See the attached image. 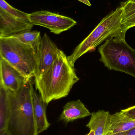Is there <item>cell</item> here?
<instances>
[{
    "label": "cell",
    "instance_id": "1",
    "mask_svg": "<svg viewBox=\"0 0 135 135\" xmlns=\"http://www.w3.org/2000/svg\"><path fill=\"white\" fill-rule=\"evenodd\" d=\"M79 80L74 67L64 52L60 50L51 66L40 78L35 79V81L36 89L48 105L52 101L67 96Z\"/></svg>",
    "mask_w": 135,
    "mask_h": 135
},
{
    "label": "cell",
    "instance_id": "2",
    "mask_svg": "<svg viewBox=\"0 0 135 135\" xmlns=\"http://www.w3.org/2000/svg\"><path fill=\"white\" fill-rule=\"evenodd\" d=\"M29 79L16 93L9 91L10 112L6 135H38Z\"/></svg>",
    "mask_w": 135,
    "mask_h": 135
},
{
    "label": "cell",
    "instance_id": "3",
    "mask_svg": "<svg viewBox=\"0 0 135 135\" xmlns=\"http://www.w3.org/2000/svg\"><path fill=\"white\" fill-rule=\"evenodd\" d=\"M125 35L110 37L100 46V61L109 70L124 72L135 78V50L127 43Z\"/></svg>",
    "mask_w": 135,
    "mask_h": 135
},
{
    "label": "cell",
    "instance_id": "4",
    "mask_svg": "<svg viewBox=\"0 0 135 135\" xmlns=\"http://www.w3.org/2000/svg\"><path fill=\"white\" fill-rule=\"evenodd\" d=\"M122 9L120 6L109 13L98 24L89 35L67 57L68 61L74 67L76 61L86 53L94 50L97 46L111 37L122 34Z\"/></svg>",
    "mask_w": 135,
    "mask_h": 135
},
{
    "label": "cell",
    "instance_id": "5",
    "mask_svg": "<svg viewBox=\"0 0 135 135\" xmlns=\"http://www.w3.org/2000/svg\"><path fill=\"white\" fill-rule=\"evenodd\" d=\"M0 58L6 60L27 79L35 77L38 61L36 51L16 38H0Z\"/></svg>",
    "mask_w": 135,
    "mask_h": 135
},
{
    "label": "cell",
    "instance_id": "6",
    "mask_svg": "<svg viewBox=\"0 0 135 135\" xmlns=\"http://www.w3.org/2000/svg\"><path fill=\"white\" fill-rule=\"evenodd\" d=\"M29 17L33 25L44 27L56 35L67 31L77 24V21L72 18L46 10L29 13Z\"/></svg>",
    "mask_w": 135,
    "mask_h": 135
},
{
    "label": "cell",
    "instance_id": "7",
    "mask_svg": "<svg viewBox=\"0 0 135 135\" xmlns=\"http://www.w3.org/2000/svg\"><path fill=\"white\" fill-rule=\"evenodd\" d=\"M33 26L30 21L13 16L0 8V38L13 37L29 31Z\"/></svg>",
    "mask_w": 135,
    "mask_h": 135
},
{
    "label": "cell",
    "instance_id": "8",
    "mask_svg": "<svg viewBox=\"0 0 135 135\" xmlns=\"http://www.w3.org/2000/svg\"><path fill=\"white\" fill-rule=\"evenodd\" d=\"M59 50L48 35L44 33L37 52V72L35 79L39 78L47 71L57 58Z\"/></svg>",
    "mask_w": 135,
    "mask_h": 135
},
{
    "label": "cell",
    "instance_id": "9",
    "mask_svg": "<svg viewBox=\"0 0 135 135\" xmlns=\"http://www.w3.org/2000/svg\"><path fill=\"white\" fill-rule=\"evenodd\" d=\"M0 85L12 93L18 92L29 80L2 58H0Z\"/></svg>",
    "mask_w": 135,
    "mask_h": 135
},
{
    "label": "cell",
    "instance_id": "10",
    "mask_svg": "<svg viewBox=\"0 0 135 135\" xmlns=\"http://www.w3.org/2000/svg\"><path fill=\"white\" fill-rule=\"evenodd\" d=\"M92 114L80 100L72 101L64 105L59 120L67 124L78 119L91 116Z\"/></svg>",
    "mask_w": 135,
    "mask_h": 135
},
{
    "label": "cell",
    "instance_id": "11",
    "mask_svg": "<svg viewBox=\"0 0 135 135\" xmlns=\"http://www.w3.org/2000/svg\"><path fill=\"white\" fill-rule=\"evenodd\" d=\"M32 94L34 114L38 133L39 134L47 130L50 125L46 115V108L47 105L43 101L40 95L38 94L34 87L32 89Z\"/></svg>",
    "mask_w": 135,
    "mask_h": 135
},
{
    "label": "cell",
    "instance_id": "12",
    "mask_svg": "<svg viewBox=\"0 0 135 135\" xmlns=\"http://www.w3.org/2000/svg\"><path fill=\"white\" fill-rule=\"evenodd\" d=\"M135 127V119L124 114L122 111L111 115L107 133L127 132Z\"/></svg>",
    "mask_w": 135,
    "mask_h": 135
},
{
    "label": "cell",
    "instance_id": "13",
    "mask_svg": "<svg viewBox=\"0 0 135 135\" xmlns=\"http://www.w3.org/2000/svg\"><path fill=\"white\" fill-rule=\"evenodd\" d=\"M111 115L104 110L92 113L86 127L90 130H93L95 135H105L108 132Z\"/></svg>",
    "mask_w": 135,
    "mask_h": 135
},
{
    "label": "cell",
    "instance_id": "14",
    "mask_svg": "<svg viewBox=\"0 0 135 135\" xmlns=\"http://www.w3.org/2000/svg\"><path fill=\"white\" fill-rule=\"evenodd\" d=\"M9 112V91L0 85V135H6Z\"/></svg>",
    "mask_w": 135,
    "mask_h": 135
},
{
    "label": "cell",
    "instance_id": "15",
    "mask_svg": "<svg viewBox=\"0 0 135 135\" xmlns=\"http://www.w3.org/2000/svg\"><path fill=\"white\" fill-rule=\"evenodd\" d=\"M122 9L121 25L124 32L135 27V2L127 0L120 3Z\"/></svg>",
    "mask_w": 135,
    "mask_h": 135
},
{
    "label": "cell",
    "instance_id": "16",
    "mask_svg": "<svg viewBox=\"0 0 135 135\" xmlns=\"http://www.w3.org/2000/svg\"><path fill=\"white\" fill-rule=\"evenodd\" d=\"M12 37L16 38L21 42L32 47L37 54L42 39V37H41L40 32L37 31H31Z\"/></svg>",
    "mask_w": 135,
    "mask_h": 135
},
{
    "label": "cell",
    "instance_id": "17",
    "mask_svg": "<svg viewBox=\"0 0 135 135\" xmlns=\"http://www.w3.org/2000/svg\"><path fill=\"white\" fill-rule=\"evenodd\" d=\"M0 8L3 9L7 12L13 16L24 20H29V13L24 12L13 8L5 0H0Z\"/></svg>",
    "mask_w": 135,
    "mask_h": 135
},
{
    "label": "cell",
    "instance_id": "18",
    "mask_svg": "<svg viewBox=\"0 0 135 135\" xmlns=\"http://www.w3.org/2000/svg\"><path fill=\"white\" fill-rule=\"evenodd\" d=\"M121 111L130 118L135 119V105Z\"/></svg>",
    "mask_w": 135,
    "mask_h": 135
},
{
    "label": "cell",
    "instance_id": "19",
    "mask_svg": "<svg viewBox=\"0 0 135 135\" xmlns=\"http://www.w3.org/2000/svg\"><path fill=\"white\" fill-rule=\"evenodd\" d=\"M78 1L84 3V4H85L87 5L88 6H91V3H90V2L89 1V0H78Z\"/></svg>",
    "mask_w": 135,
    "mask_h": 135
},
{
    "label": "cell",
    "instance_id": "20",
    "mask_svg": "<svg viewBox=\"0 0 135 135\" xmlns=\"http://www.w3.org/2000/svg\"><path fill=\"white\" fill-rule=\"evenodd\" d=\"M127 135H135V127L127 132Z\"/></svg>",
    "mask_w": 135,
    "mask_h": 135
},
{
    "label": "cell",
    "instance_id": "21",
    "mask_svg": "<svg viewBox=\"0 0 135 135\" xmlns=\"http://www.w3.org/2000/svg\"><path fill=\"white\" fill-rule=\"evenodd\" d=\"M127 132H121V133H115V134H111L107 133L105 135H127Z\"/></svg>",
    "mask_w": 135,
    "mask_h": 135
},
{
    "label": "cell",
    "instance_id": "22",
    "mask_svg": "<svg viewBox=\"0 0 135 135\" xmlns=\"http://www.w3.org/2000/svg\"><path fill=\"white\" fill-rule=\"evenodd\" d=\"M86 135H95L94 131L92 130H90L89 133Z\"/></svg>",
    "mask_w": 135,
    "mask_h": 135
},
{
    "label": "cell",
    "instance_id": "23",
    "mask_svg": "<svg viewBox=\"0 0 135 135\" xmlns=\"http://www.w3.org/2000/svg\"><path fill=\"white\" fill-rule=\"evenodd\" d=\"M129 1H132L135 2V0H129Z\"/></svg>",
    "mask_w": 135,
    "mask_h": 135
}]
</instances>
